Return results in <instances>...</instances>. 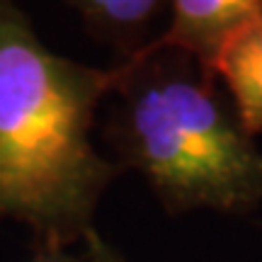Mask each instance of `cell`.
<instances>
[{
	"mask_svg": "<svg viewBox=\"0 0 262 262\" xmlns=\"http://www.w3.org/2000/svg\"><path fill=\"white\" fill-rule=\"evenodd\" d=\"M95 37L119 49L122 58L153 41L150 29L165 0H68Z\"/></svg>",
	"mask_w": 262,
	"mask_h": 262,
	"instance_id": "5",
	"label": "cell"
},
{
	"mask_svg": "<svg viewBox=\"0 0 262 262\" xmlns=\"http://www.w3.org/2000/svg\"><path fill=\"white\" fill-rule=\"evenodd\" d=\"M170 5L163 44L178 47L204 66L235 29L262 15V0H165Z\"/></svg>",
	"mask_w": 262,
	"mask_h": 262,
	"instance_id": "3",
	"label": "cell"
},
{
	"mask_svg": "<svg viewBox=\"0 0 262 262\" xmlns=\"http://www.w3.org/2000/svg\"><path fill=\"white\" fill-rule=\"evenodd\" d=\"M107 136L170 211L262 204V150L199 58L158 37L114 66Z\"/></svg>",
	"mask_w": 262,
	"mask_h": 262,
	"instance_id": "2",
	"label": "cell"
},
{
	"mask_svg": "<svg viewBox=\"0 0 262 262\" xmlns=\"http://www.w3.org/2000/svg\"><path fill=\"white\" fill-rule=\"evenodd\" d=\"M32 262H80V257L68 253V248H51V245H37V253Z\"/></svg>",
	"mask_w": 262,
	"mask_h": 262,
	"instance_id": "7",
	"label": "cell"
},
{
	"mask_svg": "<svg viewBox=\"0 0 262 262\" xmlns=\"http://www.w3.org/2000/svg\"><path fill=\"white\" fill-rule=\"evenodd\" d=\"M85 257L90 262H126L95 228L85 235Z\"/></svg>",
	"mask_w": 262,
	"mask_h": 262,
	"instance_id": "6",
	"label": "cell"
},
{
	"mask_svg": "<svg viewBox=\"0 0 262 262\" xmlns=\"http://www.w3.org/2000/svg\"><path fill=\"white\" fill-rule=\"evenodd\" d=\"M112 85L114 68L54 54L25 10L0 0V221L27 224L37 245L85 241L119 175L90 139Z\"/></svg>",
	"mask_w": 262,
	"mask_h": 262,
	"instance_id": "1",
	"label": "cell"
},
{
	"mask_svg": "<svg viewBox=\"0 0 262 262\" xmlns=\"http://www.w3.org/2000/svg\"><path fill=\"white\" fill-rule=\"evenodd\" d=\"M228 95L243 126L262 134V15L235 29L206 66Z\"/></svg>",
	"mask_w": 262,
	"mask_h": 262,
	"instance_id": "4",
	"label": "cell"
}]
</instances>
